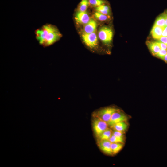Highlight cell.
Here are the masks:
<instances>
[{"label": "cell", "instance_id": "6da1fadb", "mask_svg": "<svg viewBox=\"0 0 167 167\" xmlns=\"http://www.w3.org/2000/svg\"><path fill=\"white\" fill-rule=\"evenodd\" d=\"M34 33L39 44L45 47L53 45L62 36L56 26L49 24H45L37 29Z\"/></svg>", "mask_w": 167, "mask_h": 167}, {"label": "cell", "instance_id": "7a4b0ae2", "mask_svg": "<svg viewBox=\"0 0 167 167\" xmlns=\"http://www.w3.org/2000/svg\"><path fill=\"white\" fill-rule=\"evenodd\" d=\"M119 110L113 107H107L95 111L93 116L99 118L108 123L113 114Z\"/></svg>", "mask_w": 167, "mask_h": 167}, {"label": "cell", "instance_id": "3957f363", "mask_svg": "<svg viewBox=\"0 0 167 167\" xmlns=\"http://www.w3.org/2000/svg\"><path fill=\"white\" fill-rule=\"evenodd\" d=\"M92 127L95 134L98 138L109 127L107 123L99 118L93 116Z\"/></svg>", "mask_w": 167, "mask_h": 167}, {"label": "cell", "instance_id": "277c9868", "mask_svg": "<svg viewBox=\"0 0 167 167\" xmlns=\"http://www.w3.org/2000/svg\"><path fill=\"white\" fill-rule=\"evenodd\" d=\"M99 37L100 40L105 45H110L112 41L113 33L110 28L104 26L101 27L99 31Z\"/></svg>", "mask_w": 167, "mask_h": 167}, {"label": "cell", "instance_id": "5b68a950", "mask_svg": "<svg viewBox=\"0 0 167 167\" xmlns=\"http://www.w3.org/2000/svg\"><path fill=\"white\" fill-rule=\"evenodd\" d=\"M129 118L126 114L119 110L114 113L108 122L109 127L111 129L115 124L123 121H127Z\"/></svg>", "mask_w": 167, "mask_h": 167}, {"label": "cell", "instance_id": "8992f818", "mask_svg": "<svg viewBox=\"0 0 167 167\" xmlns=\"http://www.w3.org/2000/svg\"><path fill=\"white\" fill-rule=\"evenodd\" d=\"M82 37L85 44L89 48H94L97 45L98 39L95 32L90 33H83Z\"/></svg>", "mask_w": 167, "mask_h": 167}, {"label": "cell", "instance_id": "52a82bcc", "mask_svg": "<svg viewBox=\"0 0 167 167\" xmlns=\"http://www.w3.org/2000/svg\"><path fill=\"white\" fill-rule=\"evenodd\" d=\"M111 143L109 140H97L99 149L104 153L109 155H113L111 148Z\"/></svg>", "mask_w": 167, "mask_h": 167}, {"label": "cell", "instance_id": "ba28073f", "mask_svg": "<svg viewBox=\"0 0 167 167\" xmlns=\"http://www.w3.org/2000/svg\"><path fill=\"white\" fill-rule=\"evenodd\" d=\"M75 19L78 23L85 25L87 23L91 20L86 11L82 12L79 11L76 14Z\"/></svg>", "mask_w": 167, "mask_h": 167}, {"label": "cell", "instance_id": "9c48e42d", "mask_svg": "<svg viewBox=\"0 0 167 167\" xmlns=\"http://www.w3.org/2000/svg\"><path fill=\"white\" fill-rule=\"evenodd\" d=\"M97 23L94 20L91 19L85 25L84 28V33H92L95 32L97 28Z\"/></svg>", "mask_w": 167, "mask_h": 167}, {"label": "cell", "instance_id": "30bf717a", "mask_svg": "<svg viewBox=\"0 0 167 167\" xmlns=\"http://www.w3.org/2000/svg\"><path fill=\"white\" fill-rule=\"evenodd\" d=\"M146 44L152 54L156 55L161 49L157 42L147 41Z\"/></svg>", "mask_w": 167, "mask_h": 167}, {"label": "cell", "instance_id": "8fae6325", "mask_svg": "<svg viewBox=\"0 0 167 167\" xmlns=\"http://www.w3.org/2000/svg\"><path fill=\"white\" fill-rule=\"evenodd\" d=\"M128 124L127 121L118 122L115 124L111 129L124 133L128 129Z\"/></svg>", "mask_w": 167, "mask_h": 167}, {"label": "cell", "instance_id": "7c38bea8", "mask_svg": "<svg viewBox=\"0 0 167 167\" xmlns=\"http://www.w3.org/2000/svg\"><path fill=\"white\" fill-rule=\"evenodd\" d=\"M164 29V27L153 25L151 32L153 38L158 40L162 37Z\"/></svg>", "mask_w": 167, "mask_h": 167}, {"label": "cell", "instance_id": "4fadbf2b", "mask_svg": "<svg viewBox=\"0 0 167 167\" xmlns=\"http://www.w3.org/2000/svg\"><path fill=\"white\" fill-rule=\"evenodd\" d=\"M124 143H112L111 146V150L113 155L118 153L123 148Z\"/></svg>", "mask_w": 167, "mask_h": 167}, {"label": "cell", "instance_id": "5bb4252c", "mask_svg": "<svg viewBox=\"0 0 167 167\" xmlns=\"http://www.w3.org/2000/svg\"><path fill=\"white\" fill-rule=\"evenodd\" d=\"M113 131L108 128L97 138V140H109L112 134Z\"/></svg>", "mask_w": 167, "mask_h": 167}, {"label": "cell", "instance_id": "9a60e30c", "mask_svg": "<svg viewBox=\"0 0 167 167\" xmlns=\"http://www.w3.org/2000/svg\"><path fill=\"white\" fill-rule=\"evenodd\" d=\"M96 10L103 14L108 15L110 12V7L107 5H103L96 8Z\"/></svg>", "mask_w": 167, "mask_h": 167}, {"label": "cell", "instance_id": "2e32d148", "mask_svg": "<svg viewBox=\"0 0 167 167\" xmlns=\"http://www.w3.org/2000/svg\"><path fill=\"white\" fill-rule=\"evenodd\" d=\"M154 25L165 27V18L163 13L159 16L156 20Z\"/></svg>", "mask_w": 167, "mask_h": 167}, {"label": "cell", "instance_id": "e0dca14e", "mask_svg": "<svg viewBox=\"0 0 167 167\" xmlns=\"http://www.w3.org/2000/svg\"><path fill=\"white\" fill-rule=\"evenodd\" d=\"M89 5V0H82L79 6V11L82 12L86 11Z\"/></svg>", "mask_w": 167, "mask_h": 167}, {"label": "cell", "instance_id": "ac0fdd59", "mask_svg": "<svg viewBox=\"0 0 167 167\" xmlns=\"http://www.w3.org/2000/svg\"><path fill=\"white\" fill-rule=\"evenodd\" d=\"M89 4L96 7L105 4L106 2L104 0H89Z\"/></svg>", "mask_w": 167, "mask_h": 167}, {"label": "cell", "instance_id": "d6986e66", "mask_svg": "<svg viewBox=\"0 0 167 167\" xmlns=\"http://www.w3.org/2000/svg\"><path fill=\"white\" fill-rule=\"evenodd\" d=\"M95 16L96 19L100 21H105L109 19L108 15L103 14L97 11L95 13Z\"/></svg>", "mask_w": 167, "mask_h": 167}, {"label": "cell", "instance_id": "ffe728a7", "mask_svg": "<svg viewBox=\"0 0 167 167\" xmlns=\"http://www.w3.org/2000/svg\"><path fill=\"white\" fill-rule=\"evenodd\" d=\"M123 134V133L115 130H114L112 132V134L113 135L124 142L125 138Z\"/></svg>", "mask_w": 167, "mask_h": 167}, {"label": "cell", "instance_id": "44dd1931", "mask_svg": "<svg viewBox=\"0 0 167 167\" xmlns=\"http://www.w3.org/2000/svg\"><path fill=\"white\" fill-rule=\"evenodd\" d=\"M167 50L161 49L155 56L163 60L165 56L167 54Z\"/></svg>", "mask_w": 167, "mask_h": 167}, {"label": "cell", "instance_id": "7402d4cb", "mask_svg": "<svg viewBox=\"0 0 167 167\" xmlns=\"http://www.w3.org/2000/svg\"><path fill=\"white\" fill-rule=\"evenodd\" d=\"M109 140L112 143H124L122 141L115 137L114 135L112 134L111 137L110 138Z\"/></svg>", "mask_w": 167, "mask_h": 167}, {"label": "cell", "instance_id": "603a6c76", "mask_svg": "<svg viewBox=\"0 0 167 167\" xmlns=\"http://www.w3.org/2000/svg\"><path fill=\"white\" fill-rule=\"evenodd\" d=\"M158 43L160 46L161 49H164L167 50V45L165 44H164L161 42L158 41H157Z\"/></svg>", "mask_w": 167, "mask_h": 167}, {"label": "cell", "instance_id": "cb8c5ba5", "mask_svg": "<svg viewBox=\"0 0 167 167\" xmlns=\"http://www.w3.org/2000/svg\"><path fill=\"white\" fill-rule=\"evenodd\" d=\"M158 41L165 44L167 45V37H161L158 40Z\"/></svg>", "mask_w": 167, "mask_h": 167}, {"label": "cell", "instance_id": "d4e9b609", "mask_svg": "<svg viewBox=\"0 0 167 167\" xmlns=\"http://www.w3.org/2000/svg\"><path fill=\"white\" fill-rule=\"evenodd\" d=\"M162 37H167V26H165L162 33Z\"/></svg>", "mask_w": 167, "mask_h": 167}, {"label": "cell", "instance_id": "484cf974", "mask_svg": "<svg viewBox=\"0 0 167 167\" xmlns=\"http://www.w3.org/2000/svg\"><path fill=\"white\" fill-rule=\"evenodd\" d=\"M163 13L164 14L165 18V26H167V15H166L165 12Z\"/></svg>", "mask_w": 167, "mask_h": 167}, {"label": "cell", "instance_id": "4316f807", "mask_svg": "<svg viewBox=\"0 0 167 167\" xmlns=\"http://www.w3.org/2000/svg\"><path fill=\"white\" fill-rule=\"evenodd\" d=\"M163 60L166 63H167V54L165 56Z\"/></svg>", "mask_w": 167, "mask_h": 167}, {"label": "cell", "instance_id": "83f0119b", "mask_svg": "<svg viewBox=\"0 0 167 167\" xmlns=\"http://www.w3.org/2000/svg\"><path fill=\"white\" fill-rule=\"evenodd\" d=\"M165 13L166 14V15H167V10L165 12Z\"/></svg>", "mask_w": 167, "mask_h": 167}, {"label": "cell", "instance_id": "f1b7e54d", "mask_svg": "<svg viewBox=\"0 0 167 167\" xmlns=\"http://www.w3.org/2000/svg\"></svg>", "mask_w": 167, "mask_h": 167}]
</instances>
